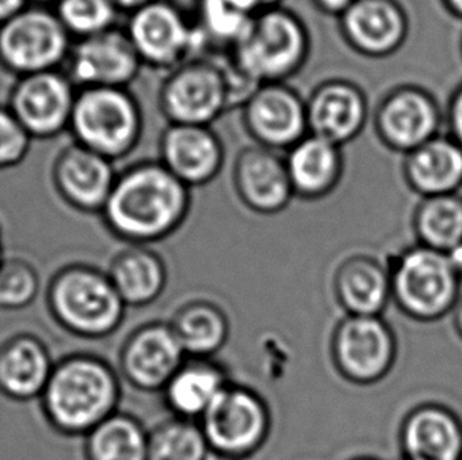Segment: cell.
Wrapping results in <instances>:
<instances>
[{"label":"cell","instance_id":"1","mask_svg":"<svg viewBox=\"0 0 462 460\" xmlns=\"http://www.w3.org/2000/svg\"><path fill=\"white\" fill-rule=\"evenodd\" d=\"M189 204V188L162 162L139 161L119 172L101 215L114 235L145 244L179 229Z\"/></svg>","mask_w":462,"mask_h":460},{"label":"cell","instance_id":"2","mask_svg":"<svg viewBox=\"0 0 462 460\" xmlns=\"http://www.w3.org/2000/svg\"><path fill=\"white\" fill-rule=\"evenodd\" d=\"M119 399V380L106 361L92 354H71L57 361L40 404L59 434L88 436L113 417Z\"/></svg>","mask_w":462,"mask_h":460},{"label":"cell","instance_id":"3","mask_svg":"<svg viewBox=\"0 0 462 460\" xmlns=\"http://www.w3.org/2000/svg\"><path fill=\"white\" fill-rule=\"evenodd\" d=\"M311 37L303 19L284 6L251 19L244 37L231 51L245 75L261 84L286 82L307 63Z\"/></svg>","mask_w":462,"mask_h":460},{"label":"cell","instance_id":"4","mask_svg":"<svg viewBox=\"0 0 462 460\" xmlns=\"http://www.w3.org/2000/svg\"><path fill=\"white\" fill-rule=\"evenodd\" d=\"M46 303L57 324L88 339L117 330L126 308L109 276L88 265H69L57 271L48 286Z\"/></svg>","mask_w":462,"mask_h":460},{"label":"cell","instance_id":"5","mask_svg":"<svg viewBox=\"0 0 462 460\" xmlns=\"http://www.w3.org/2000/svg\"><path fill=\"white\" fill-rule=\"evenodd\" d=\"M69 131L76 143L116 162L138 147L144 115L128 88H79Z\"/></svg>","mask_w":462,"mask_h":460},{"label":"cell","instance_id":"6","mask_svg":"<svg viewBox=\"0 0 462 460\" xmlns=\"http://www.w3.org/2000/svg\"><path fill=\"white\" fill-rule=\"evenodd\" d=\"M388 271L392 299L413 320H439L461 299V274L444 253L417 244L396 255Z\"/></svg>","mask_w":462,"mask_h":460},{"label":"cell","instance_id":"7","mask_svg":"<svg viewBox=\"0 0 462 460\" xmlns=\"http://www.w3.org/2000/svg\"><path fill=\"white\" fill-rule=\"evenodd\" d=\"M71 44L54 8L31 4L0 25V67L14 78L62 69Z\"/></svg>","mask_w":462,"mask_h":460},{"label":"cell","instance_id":"8","mask_svg":"<svg viewBox=\"0 0 462 460\" xmlns=\"http://www.w3.org/2000/svg\"><path fill=\"white\" fill-rule=\"evenodd\" d=\"M199 426L210 451L226 459H245L269 437V407L250 388L229 383L200 418Z\"/></svg>","mask_w":462,"mask_h":460},{"label":"cell","instance_id":"9","mask_svg":"<svg viewBox=\"0 0 462 460\" xmlns=\"http://www.w3.org/2000/svg\"><path fill=\"white\" fill-rule=\"evenodd\" d=\"M124 29L144 67L168 73L204 46L196 24L171 0H152L130 13Z\"/></svg>","mask_w":462,"mask_h":460},{"label":"cell","instance_id":"10","mask_svg":"<svg viewBox=\"0 0 462 460\" xmlns=\"http://www.w3.org/2000/svg\"><path fill=\"white\" fill-rule=\"evenodd\" d=\"M229 107L225 71L210 59H189L171 69L160 88V109L169 124L210 126Z\"/></svg>","mask_w":462,"mask_h":460},{"label":"cell","instance_id":"11","mask_svg":"<svg viewBox=\"0 0 462 460\" xmlns=\"http://www.w3.org/2000/svg\"><path fill=\"white\" fill-rule=\"evenodd\" d=\"M144 63L139 59L125 29L116 25L92 37L73 40L63 73L75 87L128 88Z\"/></svg>","mask_w":462,"mask_h":460},{"label":"cell","instance_id":"12","mask_svg":"<svg viewBox=\"0 0 462 460\" xmlns=\"http://www.w3.org/2000/svg\"><path fill=\"white\" fill-rule=\"evenodd\" d=\"M78 88L63 69L16 78L6 106L32 139H52L69 130Z\"/></svg>","mask_w":462,"mask_h":460},{"label":"cell","instance_id":"13","mask_svg":"<svg viewBox=\"0 0 462 460\" xmlns=\"http://www.w3.org/2000/svg\"><path fill=\"white\" fill-rule=\"evenodd\" d=\"M333 361L344 379L371 385L383 379L396 360V337L381 317L347 316L333 335Z\"/></svg>","mask_w":462,"mask_h":460},{"label":"cell","instance_id":"14","mask_svg":"<svg viewBox=\"0 0 462 460\" xmlns=\"http://www.w3.org/2000/svg\"><path fill=\"white\" fill-rule=\"evenodd\" d=\"M444 114L434 95L419 86H400L382 98L374 113L381 143L407 155L440 134Z\"/></svg>","mask_w":462,"mask_h":460},{"label":"cell","instance_id":"15","mask_svg":"<svg viewBox=\"0 0 462 460\" xmlns=\"http://www.w3.org/2000/svg\"><path fill=\"white\" fill-rule=\"evenodd\" d=\"M242 118L254 143L276 152L310 134L307 98L286 82L261 84L242 106Z\"/></svg>","mask_w":462,"mask_h":460},{"label":"cell","instance_id":"16","mask_svg":"<svg viewBox=\"0 0 462 460\" xmlns=\"http://www.w3.org/2000/svg\"><path fill=\"white\" fill-rule=\"evenodd\" d=\"M368 114L366 94L356 82L343 78L320 82L307 98L310 134L341 149L362 134Z\"/></svg>","mask_w":462,"mask_h":460},{"label":"cell","instance_id":"17","mask_svg":"<svg viewBox=\"0 0 462 460\" xmlns=\"http://www.w3.org/2000/svg\"><path fill=\"white\" fill-rule=\"evenodd\" d=\"M337 19L344 41L368 59L396 54L411 29L406 10L398 0H356Z\"/></svg>","mask_w":462,"mask_h":460},{"label":"cell","instance_id":"18","mask_svg":"<svg viewBox=\"0 0 462 460\" xmlns=\"http://www.w3.org/2000/svg\"><path fill=\"white\" fill-rule=\"evenodd\" d=\"M117 175L114 161L76 143L60 150L52 166V183L59 196L84 213L103 212Z\"/></svg>","mask_w":462,"mask_h":460},{"label":"cell","instance_id":"19","mask_svg":"<svg viewBox=\"0 0 462 460\" xmlns=\"http://www.w3.org/2000/svg\"><path fill=\"white\" fill-rule=\"evenodd\" d=\"M188 188L204 187L225 164V145L212 126L169 124L160 137V160Z\"/></svg>","mask_w":462,"mask_h":460},{"label":"cell","instance_id":"20","mask_svg":"<svg viewBox=\"0 0 462 460\" xmlns=\"http://www.w3.org/2000/svg\"><path fill=\"white\" fill-rule=\"evenodd\" d=\"M185 356L171 324H149L126 339L120 369L133 386L158 391L180 369Z\"/></svg>","mask_w":462,"mask_h":460},{"label":"cell","instance_id":"21","mask_svg":"<svg viewBox=\"0 0 462 460\" xmlns=\"http://www.w3.org/2000/svg\"><path fill=\"white\" fill-rule=\"evenodd\" d=\"M234 187L245 206L261 215L282 212L295 196L286 158L257 143L236 158Z\"/></svg>","mask_w":462,"mask_h":460},{"label":"cell","instance_id":"22","mask_svg":"<svg viewBox=\"0 0 462 460\" xmlns=\"http://www.w3.org/2000/svg\"><path fill=\"white\" fill-rule=\"evenodd\" d=\"M56 363L46 344L18 333L0 344V394L16 402L42 398Z\"/></svg>","mask_w":462,"mask_h":460},{"label":"cell","instance_id":"23","mask_svg":"<svg viewBox=\"0 0 462 460\" xmlns=\"http://www.w3.org/2000/svg\"><path fill=\"white\" fill-rule=\"evenodd\" d=\"M404 460H462V423L444 405H420L401 428Z\"/></svg>","mask_w":462,"mask_h":460},{"label":"cell","instance_id":"24","mask_svg":"<svg viewBox=\"0 0 462 460\" xmlns=\"http://www.w3.org/2000/svg\"><path fill=\"white\" fill-rule=\"evenodd\" d=\"M402 174L407 187L421 199L459 194L462 149L450 136L439 134L404 155Z\"/></svg>","mask_w":462,"mask_h":460},{"label":"cell","instance_id":"25","mask_svg":"<svg viewBox=\"0 0 462 460\" xmlns=\"http://www.w3.org/2000/svg\"><path fill=\"white\" fill-rule=\"evenodd\" d=\"M295 196L320 199L337 187L344 174L343 149L322 137L307 134L286 156Z\"/></svg>","mask_w":462,"mask_h":460},{"label":"cell","instance_id":"26","mask_svg":"<svg viewBox=\"0 0 462 460\" xmlns=\"http://www.w3.org/2000/svg\"><path fill=\"white\" fill-rule=\"evenodd\" d=\"M335 292L349 316L381 317L392 299L390 271L381 262L356 255L337 270Z\"/></svg>","mask_w":462,"mask_h":460},{"label":"cell","instance_id":"27","mask_svg":"<svg viewBox=\"0 0 462 460\" xmlns=\"http://www.w3.org/2000/svg\"><path fill=\"white\" fill-rule=\"evenodd\" d=\"M227 385L225 369L217 363L210 358H191L181 364L162 391L175 417L199 421Z\"/></svg>","mask_w":462,"mask_h":460},{"label":"cell","instance_id":"28","mask_svg":"<svg viewBox=\"0 0 462 460\" xmlns=\"http://www.w3.org/2000/svg\"><path fill=\"white\" fill-rule=\"evenodd\" d=\"M107 276L125 306H145L155 301L168 281L162 259L144 248L128 249L117 255Z\"/></svg>","mask_w":462,"mask_h":460},{"label":"cell","instance_id":"29","mask_svg":"<svg viewBox=\"0 0 462 460\" xmlns=\"http://www.w3.org/2000/svg\"><path fill=\"white\" fill-rule=\"evenodd\" d=\"M172 330L183 352L191 358H210L229 337V322L218 306L196 301L175 314Z\"/></svg>","mask_w":462,"mask_h":460},{"label":"cell","instance_id":"30","mask_svg":"<svg viewBox=\"0 0 462 460\" xmlns=\"http://www.w3.org/2000/svg\"><path fill=\"white\" fill-rule=\"evenodd\" d=\"M88 460H149V434L138 419L114 413L86 436Z\"/></svg>","mask_w":462,"mask_h":460},{"label":"cell","instance_id":"31","mask_svg":"<svg viewBox=\"0 0 462 460\" xmlns=\"http://www.w3.org/2000/svg\"><path fill=\"white\" fill-rule=\"evenodd\" d=\"M413 229L419 244L448 254L462 244V196L447 194L421 199Z\"/></svg>","mask_w":462,"mask_h":460},{"label":"cell","instance_id":"32","mask_svg":"<svg viewBox=\"0 0 462 460\" xmlns=\"http://www.w3.org/2000/svg\"><path fill=\"white\" fill-rule=\"evenodd\" d=\"M208 451L199 423L191 419L174 418L149 434V460H206Z\"/></svg>","mask_w":462,"mask_h":460},{"label":"cell","instance_id":"33","mask_svg":"<svg viewBox=\"0 0 462 460\" xmlns=\"http://www.w3.org/2000/svg\"><path fill=\"white\" fill-rule=\"evenodd\" d=\"M227 0H198L194 24L199 31L204 44L225 48L231 52L244 37L251 19Z\"/></svg>","mask_w":462,"mask_h":460},{"label":"cell","instance_id":"34","mask_svg":"<svg viewBox=\"0 0 462 460\" xmlns=\"http://www.w3.org/2000/svg\"><path fill=\"white\" fill-rule=\"evenodd\" d=\"M54 12L73 40L113 29L122 13L113 0H60Z\"/></svg>","mask_w":462,"mask_h":460},{"label":"cell","instance_id":"35","mask_svg":"<svg viewBox=\"0 0 462 460\" xmlns=\"http://www.w3.org/2000/svg\"><path fill=\"white\" fill-rule=\"evenodd\" d=\"M40 292V274L31 262L5 257L0 265V311H21L31 306Z\"/></svg>","mask_w":462,"mask_h":460},{"label":"cell","instance_id":"36","mask_svg":"<svg viewBox=\"0 0 462 460\" xmlns=\"http://www.w3.org/2000/svg\"><path fill=\"white\" fill-rule=\"evenodd\" d=\"M31 134L19 124L6 105H0V170L16 168L32 147Z\"/></svg>","mask_w":462,"mask_h":460},{"label":"cell","instance_id":"37","mask_svg":"<svg viewBox=\"0 0 462 460\" xmlns=\"http://www.w3.org/2000/svg\"><path fill=\"white\" fill-rule=\"evenodd\" d=\"M445 120L448 126V136L462 149V84L451 95Z\"/></svg>","mask_w":462,"mask_h":460},{"label":"cell","instance_id":"38","mask_svg":"<svg viewBox=\"0 0 462 460\" xmlns=\"http://www.w3.org/2000/svg\"><path fill=\"white\" fill-rule=\"evenodd\" d=\"M227 2L250 16H256L259 13L282 6V0H227Z\"/></svg>","mask_w":462,"mask_h":460},{"label":"cell","instance_id":"39","mask_svg":"<svg viewBox=\"0 0 462 460\" xmlns=\"http://www.w3.org/2000/svg\"><path fill=\"white\" fill-rule=\"evenodd\" d=\"M354 2L356 0H312V4L319 12L328 14V16H335V18H341Z\"/></svg>","mask_w":462,"mask_h":460},{"label":"cell","instance_id":"40","mask_svg":"<svg viewBox=\"0 0 462 460\" xmlns=\"http://www.w3.org/2000/svg\"><path fill=\"white\" fill-rule=\"evenodd\" d=\"M29 5V0H0V25L18 16L19 13L24 12Z\"/></svg>","mask_w":462,"mask_h":460},{"label":"cell","instance_id":"41","mask_svg":"<svg viewBox=\"0 0 462 460\" xmlns=\"http://www.w3.org/2000/svg\"><path fill=\"white\" fill-rule=\"evenodd\" d=\"M113 2L120 12L132 13L145 5V4H149L152 0H113Z\"/></svg>","mask_w":462,"mask_h":460},{"label":"cell","instance_id":"42","mask_svg":"<svg viewBox=\"0 0 462 460\" xmlns=\"http://www.w3.org/2000/svg\"><path fill=\"white\" fill-rule=\"evenodd\" d=\"M444 6L455 18L462 19V0H442Z\"/></svg>","mask_w":462,"mask_h":460},{"label":"cell","instance_id":"43","mask_svg":"<svg viewBox=\"0 0 462 460\" xmlns=\"http://www.w3.org/2000/svg\"><path fill=\"white\" fill-rule=\"evenodd\" d=\"M448 259H450L453 267L457 268V273L461 274L462 278V244L457 246V249H453L451 253H448Z\"/></svg>","mask_w":462,"mask_h":460},{"label":"cell","instance_id":"44","mask_svg":"<svg viewBox=\"0 0 462 460\" xmlns=\"http://www.w3.org/2000/svg\"><path fill=\"white\" fill-rule=\"evenodd\" d=\"M453 311H455V328H457V335L462 337V297Z\"/></svg>","mask_w":462,"mask_h":460},{"label":"cell","instance_id":"45","mask_svg":"<svg viewBox=\"0 0 462 460\" xmlns=\"http://www.w3.org/2000/svg\"><path fill=\"white\" fill-rule=\"evenodd\" d=\"M29 2H31L32 5L51 6V8H54L60 0H29Z\"/></svg>","mask_w":462,"mask_h":460},{"label":"cell","instance_id":"46","mask_svg":"<svg viewBox=\"0 0 462 460\" xmlns=\"http://www.w3.org/2000/svg\"><path fill=\"white\" fill-rule=\"evenodd\" d=\"M5 261V253H4V240H2V227H0V265Z\"/></svg>","mask_w":462,"mask_h":460},{"label":"cell","instance_id":"47","mask_svg":"<svg viewBox=\"0 0 462 460\" xmlns=\"http://www.w3.org/2000/svg\"><path fill=\"white\" fill-rule=\"evenodd\" d=\"M356 460H375V459H356Z\"/></svg>","mask_w":462,"mask_h":460}]
</instances>
